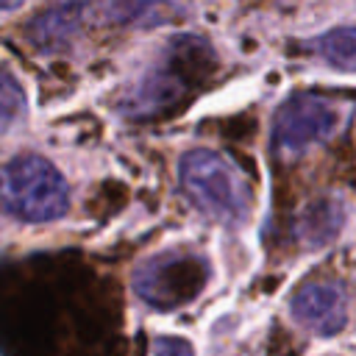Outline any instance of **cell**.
Here are the masks:
<instances>
[{
	"instance_id": "obj_2",
	"label": "cell",
	"mask_w": 356,
	"mask_h": 356,
	"mask_svg": "<svg viewBox=\"0 0 356 356\" xmlns=\"http://www.w3.org/2000/svg\"><path fill=\"white\" fill-rule=\"evenodd\" d=\"M184 195L206 217L220 222H239L250 211V189L242 172L214 150H189L178 164Z\"/></svg>"
},
{
	"instance_id": "obj_5",
	"label": "cell",
	"mask_w": 356,
	"mask_h": 356,
	"mask_svg": "<svg viewBox=\"0 0 356 356\" xmlns=\"http://www.w3.org/2000/svg\"><path fill=\"white\" fill-rule=\"evenodd\" d=\"M337 128V108L317 95H295L281 103L273 120V145L281 153H300Z\"/></svg>"
},
{
	"instance_id": "obj_12",
	"label": "cell",
	"mask_w": 356,
	"mask_h": 356,
	"mask_svg": "<svg viewBox=\"0 0 356 356\" xmlns=\"http://www.w3.org/2000/svg\"><path fill=\"white\" fill-rule=\"evenodd\" d=\"M25 0H0V8H17V6H22Z\"/></svg>"
},
{
	"instance_id": "obj_3",
	"label": "cell",
	"mask_w": 356,
	"mask_h": 356,
	"mask_svg": "<svg viewBox=\"0 0 356 356\" xmlns=\"http://www.w3.org/2000/svg\"><path fill=\"white\" fill-rule=\"evenodd\" d=\"M3 206L28 222H47L67 211L70 189L64 175L44 156H17L0 172Z\"/></svg>"
},
{
	"instance_id": "obj_6",
	"label": "cell",
	"mask_w": 356,
	"mask_h": 356,
	"mask_svg": "<svg viewBox=\"0 0 356 356\" xmlns=\"http://www.w3.org/2000/svg\"><path fill=\"white\" fill-rule=\"evenodd\" d=\"M292 314L300 325L317 334H337L348 323V298L339 284L314 281L295 292Z\"/></svg>"
},
{
	"instance_id": "obj_1",
	"label": "cell",
	"mask_w": 356,
	"mask_h": 356,
	"mask_svg": "<svg viewBox=\"0 0 356 356\" xmlns=\"http://www.w3.org/2000/svg\"><path fill=\"white\" fill-rule=\"evenodd\" d=\"M211 67V47L197 36H175L159 61L139 78V83L122 100V111L136 120H147L175 108L200 75Z\"/></svg>"
},
{
	"instance_id": "obj_11",
	"label": "cell",
	"mask_w": 356,
	"mask_h": 356,
	"mask_svg": "<svg viewBox=\"0 0 356 356\" xmlns=\"http://www.w3.org/2000/svg\"><path fill=\"white\" fill-rule=\"evenodd\" d=\"M153 356H192V348L178 337H159L153 342Z\"/></svg>"
},
{
	"instance_id": "obj_4",
	"label": "cell",
	"mask_w": 356,
	"mask_h": 356,
	"mask_svg": "<svg viewBox=\"0 0 356 356\" xmlns=\"http://www.w3.org/2000/svg\"><path fill=\"white\" fill-rule=\"evenodd\" d=\"M206 278L209 267L203 259L192 253H161L134 273V292L156 309H175L197 298Z\"/></svg>"
},
{
	"instance_id": "obj_9",
	"label": "cell",
	"mask_w": 356,
	"mask_h": 356,
	"mask_svg": "<svg viewBox=\"0 0 356 356\" xmlns=\"http://www.w3.org/2000/svg\"><path fill=\"white\" fill-rule=\"evenodd\" d=\"M312 47L337 70H356V25H339L320 33Z\"/></svg>"
},
{
	"instance_id": "obj_7",
	"label": "cell",
	"mask_w": 356,
	"mask_h": 356,
	"mask_svg": "<svg viewBox=\"0 0 356 356\" xmlns=\"http://www.w3.org/2000/svg\"><path fill=\"white\" fill-rule=\"evenodd\" d=\"M83 14V0H64L53 8H47L44 14H39L31 25H28V39L39 47V50H61L78 31Z\"/></svg>"
},
{
	"instance_id": "obj_10",
	"label": "cell",
	"mask_w": 356,
	"mask_h": 356,
	"mask_svg": "<svg viewBox=\"0 0 356 356\" xmlns=\"http://www.w3.org/2000/svg\"><path fill=\"white\" fill-rule=\"evenodd\" d=\"M22 108H25L22 86L17 83L14 75H8L6 70H0V134H6L19 120Z\"/></svg>"
},
{
	"instance_id": "obj_8",
	"label": "cell",
	"mask_w": 356,
	"mask_h": 356,
	"mask_svg": "<svg viewBox=\"0 0 356 356\" xmlns=\"http://www.w3.org/2000/svg\"><path fill=\"white\" fill-rule=\"evenodd\" d=\"M339 225H342V203L323 197V200H314L312 206H306L298 231L309 245H325L339 231Z\"/></svg>"
}]
</instances>
